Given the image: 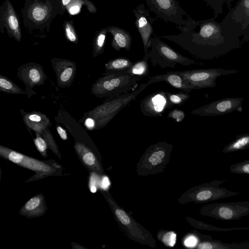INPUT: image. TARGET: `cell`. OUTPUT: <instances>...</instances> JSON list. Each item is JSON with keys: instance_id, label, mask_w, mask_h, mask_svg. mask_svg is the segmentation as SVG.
Returning <instances> with one entry per match:
<instances>
[{"instance_id": "4", "label": "cell", "mask_w": 249, "mask_h": 249, "mask_svg": "<svg viewBox=\"0 0 249 249\" xmlns=\"http://www.w3.org/2000/svg\"><path fill=\"white\" fill-rule=\"evenodd\" d=\"M150 45L151 50L148 53L149 60L154 67L159 66L161 69L174 68L178 64L188 66L197 64L195 60L181 55L159 40L150 42Z\"/></svg>"}, {"instance_id": "43", "label": "cell", "mask_w": 249, "mask_h": 249, "mask_svg": "<svg viewBox=\"0 0 249 249\" xmlns=\"http://www.w3.org/2000/svg\"><path fill=\"white\" fill-rule=\"evenodd\" d=\"M247 33L246 37L244 38L246 40L249 39V29L247 31Z\"/></svg>"}, {"instance_id": "23", "label": "cell", "mask_w": 249, "mask_h": 249, "mask_svg": "<svg viewBox=\"0 0 249 249\" xmlns=\"http://www.w3.org/2000/svg\"><path fill=\"white\" fill-rule=\"evenodd\" d=\"M0 90L8 93L17 94L27 93L10 79L2 75H0Z\"/></svg>"}, {"instance_id": "27", "label": "cell", "mask_w": 249, "mask_h": 249, "mask_svg": "<svg viewBox=\"0 0 249 249\" xmlns=\"http://www.w3.org/2000/svg\"><path fill=\"white\" fill-rule=\"evenodd\" d=\"M41 134L46 141L49 148L60 159H61V155L58 147L49 129L46 128L42 131Z\"/></svg>"}, {"instance_id": "9", "label": "cell", "mask_w": 249, "mask_h": 249, "mask_svg": "<svg viewBox=\"0 0 249 249\" xmlns=\"http://www.w3.org/2000/svg\"><path fill=\"white\" fill-rule=\"evenodd\" d=\"M5 28L9 36L18 42L21 39L19 22L14 7L9 1L6 0L0 7V30L4 33Z\"/></svg>"}, {"instance_id": "11", "label": "cell", "mask_w": 249, "mask_h": 249, "mask_svg": "<svg viewBox=\"0 0 249 249\" xmlns=\"http://www.w3.org/2000/svg\"><path fill=\"white\" fill-rule=\"evenodd\" d=\"M18 76L24 82L27 88H33L35 86L44 84L47 78L41 66L32 62L20 66Z\"/></svg>"}, {"instance_id": "5", "label": "cell", "mask_w": 249, "mask_h": 249, "mask_svg": "<svg viewBox=\"0 0 249 249\" xmlns=\"http://www.w3.org/2000/svg\"><path fill=\"white\" fill-rule=\"evenodd\" d=\"M200 213L220 220H239L249 215V201L213 203L202 207Z\"/></svg>"}, {"instance_id": "22", "label": "cell", "mask_w": 249, "mask_h": 249, "mask_svg": "<svg viewBox=\"0 0 249 249\" xmlns=\"http://www.w3.org/2000/svg\"><path fill=\"white\" fill-rule=\"evenodd\" d=\"M148 60V54H144L142 60L133 63L130 68L125 72L142 77L147 76L149 73Z\"/></svg>"}, {"instance_id": "20", "label": "cell", "mask_w": 249, "mask_h": 249, "mask_svg": "<svg viewBox=\"0 0 249 249\" xmlns=\"http://www.w3.org/2000/svg\"><path fill=\"white\" fill-rule=\"evenodd\" d=\"M130 60L125 57H118L109 60L105 65L106 72L103 75L126 71L132 66Z\"/></svg>"}, {"instance_id": "29", "label": "cell", "mask_w": 249, "mask_h": 249, "mask_svg": "<svg viewBox=\"0 0 249 249\" xmlns=\"http://www.w3.org/2000/svg\"><path fill=\"white\" fill-rule=\"evenodd\" d=\"M230 171L233 174L249 175V159L231 164Z\"/></svg>"}, {"instance_id": "10", "label": "cell", "mask_w": 249, "mask_h": 249, "mask_svg": "<svg viewBox=\"0 0 249 249\" xmlns=\"http://www.w3.org/2000/svg\"><path fill=\"white\" fill-rule=\"evenodd\" d=\"M167 91L160 90L153 92L145 97L141 102L140 107L145 116H161L167 109Z\"/></svg>"}, {"instance_id": "28", "label": "cell", "mask_w": 249, "mask_h": 249, "mask_svg": "<svg viewBox=\"0 0 249 249\" xmlns=\"http://www.w3.org/2000/svg\"><path fill=\"white\" fill-rule=\"evenodd\" d=\"M198 249H230L228 244L219 240H207L199 243Z\"/></svg>"}, {"instance_id": "32", "label": "cell", "mask_w": 249, "mask_h": 249, "mask_svg": "<svg viewBox=\"0 0 249 249\" xmlns=\"http://www.w3.org/2000/svg\"><path fill=\"white\" fill-rule=\"evenodd\" d=\"M34 142L37 149L42 156L44 158L47 157V149L49 148L48 145L44 138L42 137L40 133L36 132V138L34 139Z\"/></svg>"}, {"instance_id": "35", "label": "cell", "mask_w": 249, "mask_h": 249, "mask_svg": "<svg viewBox=\"0 0 249 249\" xmlns=\"http://www.w3.org/2000/svg\"><path fill=\"white\" fill-rule=\"evenodd\" d=\"M167 117L174 120L178 123H179L184 120L185 113L183 111L176 108L170 111L167 114Z\"/></svg>"}, {"instance_id": "42", "label": "cell", "mask_w": 249, "mask_h": 249, "mask_svg": "<svg viewBox=\"0 0 249 249\" xmlns=\"http://www.w3.org/2000/svg\"><path fill=\"white\" fill-rule=\"evenodd\" d=\"M90 190L92 193H95L97 191V188L95 186H91L90 187Z\"/></svg>"}, {"instance_id": "13", "label": "cell", "mask_w": 249, "mask_h": 249, "mask_svg": "<svg viewBox=\"0 0 249 249\" xmlns=\"http://www.w3.org/2000/svg\"><path fill=\"white\" fill-rule=\"evenodd\" d=\"M166 82L172 87L185 92H190L194 89L193 87L181 75L175 71H170L163 74H157L151 77L146 84Z\"/></svg>"}, {"instance_id": "38", "label": "cell", "mask_w": 249, "mask_h": 249, "mask_svg": "<svg viewBox=\"0 0 249 249\" xmlns=\"http://www.w3.org/2000/svg\"><path fill=\"white\" fill-rule=\"evenodd\" d=\"M197 243V239L194 236L188 237L184 241V245L186 247H192L195 246Z\"/></svg>"}, {"instance_id": "19", "label": "cell", "mask_w": 249, "mask_h": 249, "mask_svg": "<svg viewBox=\"0 0 249 249\" xmlns=\"http://www.w3.org/2000/svg\"><path fill=\"white\" fill-rule=\"evenodd\" d=\"M24 121L30 128L40 134L50 124V122L46 115L36 112L26 114L24 117Z\"/></svg>"}, {"instance_id": "37", "label": "cell", "mask_w": 249, "mask_h": 249, "mask_svg": "<svg viewBox=\"0 0 249 249\" xmlns=\"http://www.w3.org/2000/svg\"><path fill=\"white\" fill-rule=\"evenodd\" d=\"M86 127L89 130H92L96 127V121L92 118H87L85 121Z\"/></svg>"}, {"instance_id": "2", "label": "cell", "mask_w": 249, "mask_h": 249, "mask_svg": "<svg viewBox=\"0 0 249 249\" xmlns=\"http://www.w3.org/2000/svg\"><path fill=\"white\" fill-rule=\"evenodd\" d=\"M142 79V77L126 72L104 75L93 85L92 93L99 98H110L127 93Z\"/></svg>"}, {"instance_id": "39", "label": "cell", "mask_w": 249, "mask_h": 249, "mask_svg": "<svg viewBox=\"0 0 249 249\" xmlns=\"http://www.w3.org/2000/svg\"><path fill=\"white\" fill-rule=\"evenodd\" d=\"M56 130L59 136L63 140H67L68 139L67 134L66 131L60 126L56 127Z\"/></svg>"}, {"instance_id": "3", "label": "cell", "mask_w": 249, "mask_h": 249, "mask_svg": "<svg viewBox=\"0 0 249 249\" xmlns=\"http://www.w3.org/2000/svg\"><path fill=\"white\" fill-rule=\"evenodd\" d=\"M148 85L142 84L131 92L108 98L92 111L91 116L96 121V128L105 126L122 109L142 92Z\"/></svg>"}, {"instance_id": "12", "label": "cell", "mask_w": 249, "mask_h": 249, "mask_svg": "<svg viewBox=\"0 0 249 249\" xmlns=\"http://www.w3.org/2000/svg\"><path fill=\"white\" fill-rule=\"evenodd\" d=\"M51 62L56 75L58 85L63 88L71 86L76 73L75 63L59 58L52 59Z\"/></svg>"}, {"instance_id": "16", "label": "cell", "mask_w": 249, "mask_h": 249, "mask_svg": "<svg viewBox=\"0 0 249 249\" xmlns=\"http://www.w3.org/2000/svg\"><path fill=\"white\" fill-rule=\"evenodd\" d=\"M107 32L112 36L111 46L114 50L119 51L121 49L129 51L131 48L132 37L125 30L117 26L106 27Z\"/></svg>"}, {"instance_id": "6", "label": "cell", "mask_w": 249, "mask_h": 249, "mask_svg": "<svg viewBox=\"0 0 249 249\" xmlns=\"http://www.w3.org/2000/svg\"><path fill=\"white\" fill-rule=\"evenodd\" d=\"M184 78L194 89L213 88L217 78L221 76L234 74L238 71L223 68H209L184 71H175Z\"/></svg>"}, {"instance_id": "34", "label": "cell", "mask_w": 249, "mask_h": 249, "mask_svg": "<svg viewBox=\"0 0 249 249\" xmlns=\"http://www.w3.org/2000/svg\"><path fill=\"white\" fill-rule=\"evenodd\" d=\"M115 215L121 223L124 225H128L130 224L131 220L126 213L120 208H114Z\"/></svg>"}, {"instance_id": "7", "label": "cell", "mask_w": 249, "mask_h": 249, "mask_svg": "<svg viewBox=\"0 0 249 249\" xmlns=\"http://www.w3.org/2000/svg\"><path fill=\"white\" fill-rule=\"evenodd\" d=\"M55 0H35L32 2V4L26 5L24 7V11L26 14H23L24 20H26L27 23L32 24L35 28H40L46 26L47 23L50 24L51 20L55 17L56 12V6H58V1L53 4V2Z\"/></svg>"}, {"instance_id": "40", "label": "cell", "mask_w": 249, "mask_h": 249, "mask_svg": "<svg viewBox=\"0 0 249 249\" xmlns=\"http://www.w3.org/2000/svg\"><path fill=\"white\" fill-rule=\"evenodd\" d=\"M72 0H58V3L60 4L61 11L64 12L67 6L71 2Z\"/></svg>"}, {"instance_id": "18", "label": "cell", "mask_w": 249, "mask_h": 249, "mask_svg": "<svg viewBox=\"0 0 249 249\" xmlns=\"http://www.w3.org/2000/svg\"><path fill=\"white\" fill-rule=\"evenodd\" d=\"M136 19L135 25L140 34L144 46V54H148L149 39L153 32L151 24L142 14L135 13Z\"/></svg>"}, {"instance_id": "1", "label": "cell", "mask_w": 249, "mask_h": 249, "mask_svg": "<svg viewBox=\"0 0 249 249\" xmlns=\"http://www.w3.org/2000/svg\"><path fill=\"white\" fill-rule=\"evenodd\" d=\"M0 156L20 166L35 172V176L26 182L40 179L48 176L62 175V167L53 160H40L2 145L0 146Z\"/></svg>"}, {"instance_id": "30", "label": "cell", "mask_w": 249, "mask_h": 249, "mask_svg": "<svg viewBox=\"0 0 249 249\" xmlns=\"http://www.w3.org/2000/svg\"><path fill=\"white\" fill-rule=\"evenodd\" d=\"M63 26L67 39L71 42L77 43L78 42V38L72 21H65Z\"/></svg>"}, {"instance_id": "25", "label": "cell", "mask_w": 249, "mask_h": 249, "mask_svg": "<svg viewBox=\"0 0 249 249\" xmlns=\"http://www.w3.org/2000/svg\"><path fill=\"white\" fill-rule=\"evenodd\" d=\"M107 32L105 28L101 29L95 36L93 44V54L94 57L104 52Z\"/></svg>"}, {"instance_id": "15", "label": "cell", "mask_w": 249, "mask_h": 249, "mask_svg": "<svg viewBox=\"0 0 249 249\" xmlns=\"http://www.w3.org/2000/svg\"><path fill=\"white\" fill-rule=\"evenodd\" d=\"M74 147L81 162L87 168L99 174L103 173L99 161L90 148L78 142L75 143Z\"/></svg>"}, {"instance_id": "14", "label": "cell", "mask_w": 249, "mask_h": 249, "mask_svg": "<svg viewBox=\"0 0 249 249\" xmlns=\"http://www.w3.org/2000/svg\"><path fill=\"white\" fill-rule=\"evenodd\" d=\"M47 210L45 197L42 194L31 197L21 208L19 213L28 218H34L44 215Z\"/></svg>"}, {"instance_id": "31", "label": "cell", "mask_w": 249, "mask_h": 249, "mask_svg": "<svg viewBox=\"0 0 249 249\" xmlns=\"http://www.w3.org/2000/svg\"><path fill=\"white\" fill-rule=\"evenodd\" d=\"M195 225L198 228L204 229L206 230L216 231H227L233 230H249V227H238V228H220L213 226L212 225L207 224L201 221H195Z\"/></svg>"}, {"instance_id": "36", "label": "cell", "mask_w": 249, "mask_h": 249, "mask_svg": "<svg viewBox=\"0 0 249 249\" xmlns=\"http://www.w3.org/2000/svg\"><path fill=\"white\" fill-rule=\"evenodd\" d=\"M162 241L166 245L174 246L176 241V234L172 231L165 233L163 236Z\"/></svg>"}, {"instance_id": "21", "label": "cell", "mask_w": 249, "mask_h": 249, "mask_svg": "<svg viewBox=\"0 0 249 249\" xmlns=\"http://www.w3.org/2000/svg\"><path fill=\"white\" fill-rule=\"evenodd\" d=\"M249 149V133L237 135L231 142L226 145L222 152L229 153Z\"/></svg>"}, {"instance_id": "8", "label": "cell", "mask_w": 249, "mask_h": 249, "mask_svg": "<svg viewBox=\"0 0 249 249\" xmlns=\"http://www.w3.org/2000/svg\"><path fill=\"white\" fill-rule=\"evenodd\" d=\"M244 98L230 97L217 100L196 109L190 113L202 116H215L226 114L235 110H242Z\"/></svg>"}, {"instance_id": "41", "label": "cell", "mask_w": 249, "mask_h": 249, "mask_svg": "<svg viewBox=\"0 0 249 249\" xmlns=\"http://www.w3.org/2000/svg\"><path fill=\"white\" fill-rule=\"evenodd\" d=\"M101 184L102 187L104 189H106L107 188L110 184V182L108 178L107 177H105L103 178L102 182L101 183Z\"/></svg>"}, {"instance_id": "33", "label": "cell", "mask_w": 249, "mask_h": 249, "mask_svg": "<svg viewBox=\"0 0 249 249\" xmlns=\"http://www.w3.org/2000/svg\"><path fill=\"white\" fill-rule=\"evenodd\" d=\"M154 1L158 8L166 12L172 11L175 7L174 0H154Z\"/></svg>"}, {"instance_id": "17", "label": "cell", "mask_w": 249, "mask_h": 249, "mask_svg": "<svg viewBox=\"0 0 249 249\" xmlns=\"http://www.w3.org/2000/svg\"><path fill=\"white\" fill-rule=\"evenodd\" d=\"M241 31L249 29V0H241L230 15Z\"/></svg>"}, {"instance_id": "24", "label": "cell", "mask_w": 249, "mask_h": 249, "mask_svg": "<svg viewBox=\"0 0 249 249\" xmlns=\"http://www.w3.org/2000/svg\"><path fill=\"white\" fill-rule=\"evenodd\" d=\"M167 98V109L171 108L174 106H181L190 97V95L185 92L171 93L166 92Z\"/></svg>"}, {"instance_id": "26", "label": "cell", "mask_w": 249, "mask_h": 249, "mask_svg": "<svg viewBox=\"0 0 249 249\" xmlns=\"http://www.w3.org/2000/svg\"><path fill=\"white\" fill-rule=\"evenodd\" d=\"M218 29L214 23H206L201 26L199 36L201 39H206L209 38L214 36L218 35V31H216Z\"/></svg>"}]
</instances>
